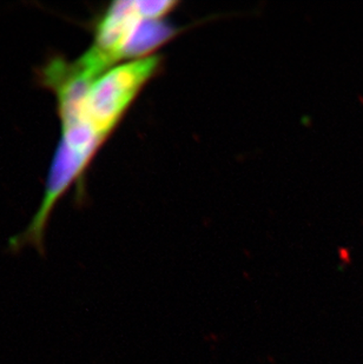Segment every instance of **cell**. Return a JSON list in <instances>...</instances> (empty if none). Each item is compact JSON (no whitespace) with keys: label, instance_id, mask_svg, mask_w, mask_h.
<instances>
[{"label":"cell","instance_id":"cell-1","mask_svg":"<svg viewBox=\"0 0 363 364\" xmlns=\"http://www.w3.org/2000/svg\"><path fill=\"white\" fill-rule=\"evenodd\" d=\"M172 35V28L162 23L161 19L144 18L137 25V28H135L130 39L127 41L124 59L143 57L163 44Z\"/></svg>","mask_w":363,"mask_h":364}]
</instances>
